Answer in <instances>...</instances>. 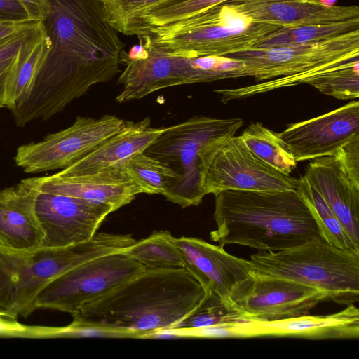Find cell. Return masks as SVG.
Segmentation results:
<instances>
[{
  "label": "cell",
  "mask_w": 359,
  "mask_h": 359,
  "mask_svg": "<svg viewBox=\"0 0 359 359\" xmlns=\"http://www.w3.org/2000/svg\"><path fill=\"white\" fill-rule=\"evenodd\" d=\"M144 269V266L122 252L96 257L50 281L39 294L36 309L72 315Z\"/></svg>",
  "instance_id": "obj_11"
},
{
  "label": "cell",
  "mask_w": 359,
  "mask_h": 359,
  "mask_svg": "<svg viewBox=\"0 0 359 359\" xmlns=\"http://www.w3.org/2000/svg\"><path fill=\"white\" fill-rule=\"evenodd\" d=\"M128 121L115 115L99 118L78 116L69 128L41 141L21 145L14 160L26 173L64 169L83 158L126 127Z\"/></svg>",
  "instance_id": "obj_12"
},
{
  "label": "cell",
  "mask_w": 359,
  "mask_h": 359,
  "mask_svg": "<svg viewBox=\"0 0 359 359\" xmlns=\"http://www.w3.org/2000/svg\"><path fill=\"white\" fill-rule=\"evenodd\" d=\"M253 320H256L231 300L222 298L216 292L205 291L197 306L172 328L189 330Z\"/></svg>",
  "instance_id": "obj_27"
},
{
  "label": "cell",
  "mask_w": 359,
  "mask_h": 359,
  "mask_svg": "<svg viewBox=\"0 0 359 359\" xmlns=\"http://www.w3.org/2000/svg\"><path fill=\"white\" fill-rule=\"evenodd\" d=\"M255 324L257 337L358 339L359 310L355 304H352L332 314H306L277 320H256Z\"/></svg>",
  "instance_id": "obj_22"
},
{
  "label": "cell",
  "mask_w": 359,
  "mask_h": 359,
  "mask_svg": "<svg viewBox=\"0 0 359 359\" xmlns=\"http://www.w3.org/2000/svg\"><path fill=\"white\" fill-rule=\"evenodd\" d=\"M122 163L142 187L144 194L163 195L179 179L168 165L144 152Z\"/></svg>",
  "instance_id": "obj_30"
},
{
  "label": "cell",
  "mask_w": 359,
  "mask_h": 359,
  "mask_svg": "<svg viewBox=\"0 0 359 359\" xmlns=\"http://www.w3.org/2000/svg\"><path fill=\"white\" fill-rule=\"evenodd\" d=\"M224 3L252 21L283 27L359 18L358 6H327L319 0H229Z\"/></svg>",
  "instance_id": "obj_18"
},
{
  "label": "cell",
  "mask_w": 359,
  "mask_h": 359,
  "mask_svg": "<svg viewBox=\"0 0 359 359\" xmlns=\"http://www.w3.org/2000/svg\"><path fill=\"white\" fill-rule=\"evenodd\" d=\"M278 135L297 162L333 155L359 135V102L353 100L319 116L290 124Z\"/></svg>",
  "instance_id": "obj_15"
},
{
  "label": "cell",
  "mask_w": 359,
  "mask_h": 359,
  "mask_svg": "<svg viewBox=\"0 0 359 359\" xmlns=\"http://www.w3.org/2000/svg\"><path fill=\"white\" fill-rule=\"evenodd\" d=\"M109 22L121 33L142 12L163 0H102Z\"/></svg>",
  "instance_id": "obj_33"
},
{
  "label": "cell",
  "mask_w": 359,
  "mask_h": 359,
  "mask_svg": "<svg viewBox=\"0 0 359 359\" xmlns=\"http://www.w3.org/2000/svg\"><path fill=\"white\" fill-rule=\"evenodd\" d=\"M246 147L258 158L281 173L290 175L297 161L277 133L260 122L251 123L240 135Z\"/></svg>",
  "instance_id": "obj_29"
},
{
  "label": "cell",
  "mask_w": 359,
  "mask_h": 359,
  "mask_svg": "<svg viewBox=\"0 0 359 359\" xmlns=\"http://www.w3.org/2000/svg\"><path fill=\"white\" fill-rule=\"evenodd\" d=\"M333 156L350 182L359 188V135L341 146Z\"/></svg>",
  "instance_id": "obj_34"
},
{
  "label": "cell",
  "mask_w": 359,
  "mask_h": 359,
  "mask_svg": "<svg viewBox=\"0 0 359 359\" xmlns=\"http://www.w3.org/2000/svg\"><path fill=\"white\" fill-rule=\"evenodd\" d=\"M204 294L202 285L183 268H145L72 314V322L146 339L174 327Z\"/></svg>",
  "instance_id": "obj_2"
},
{
  "label": "cell",
  "mask_w": 359,
  "mask_h": 359,
  "mask_svg": "<svg viewBox=\"0 0 359 359\" xmlns=\"http://www.w3.org/2000/svg\"><path fill=\"white\" fill-rule=\"evenodd\" d=\"M304 176L323 196L352 241L359 246V188L350 182L334 156L311 160Z\"/></svg>",
  "instance_id": "obj_20"
},
{
  "label": "cell",
  "mask_w": 359,
  "mask_h": 359,
  "mask_svg": "<svg viewBox=\"0 0 359 359\" xmlns=\"http://www.w3.org/2000/svg\"><path fill=\"white\" fill-rule=\"evenodd\" d=\"M49 47L43 30L20 50L6 87V107L9 110L12 111L27 95Z\"/></svg>",
  "instance_id": "obj_24"
},
{
  "label": "cell",
  "mask_w": 359,
  "mask_h": 359,
  "mask_svg": "<svg viewBox=\"0 0 359 359\" xmlns=\"http://www.w3.org/2000/svg\"><path fill=\"white\" fill-rule=\"evenodd\" d=\"M205 195L224 190L296 191L299 179L278 171L254 154L240 135L208 143L201 154Z\"/></svg>",
  "instance_id": "obj_10"
},
{
  "label": "cell",
  "mask_w": 359,
  "mask_h": 359,
  "mask_svg": "<svg viewBox=\"0 0 359 359\" xmlns=\"http://www.w3.org/2000/svg\"><path fill=\"white\" fill-rule=\"evenodd\" d=\"M214 195L216 229L210 237L221 247L277 252L322 237L297 191L224 190Z\"/></svg>",
  "instance_id": "obj_3"
},
{
  "label": "cell",
  "mask_w": 359,
  "mask_h": 359,
  "mask_svg": "<svg viewBox=\"0 0 359 359\" xmlns=\"http://www.w3.org/2000/svg\"><path fill=\"white\" fill-rule=\"evenodd\" d=\"M41 21L50 43L25 99L11 112L18 127L48 120L91 86L120 72L125 43L102 0H48Z\"/></svg>",
  "instance_id": "obj_1"
},
{
  "label": "cell",
  "mask_w": 359,
  "mask_h": 359,
  "mask_svg": "<svg viewBox=\"0 0 359 359\" xmlns=\"http://www.w3.org/2000/svg\"><path fill=\"white\" fill-rule=\"evenodd\" d=\"M359 30V18L337 22L281 27L256 43L250 49H264L313 43Z\"/></svg>",
  "instance_id": "obj_25"
},
{
  "label": "cell",
  "mask_w": 359,
  "mask_h": 359,
  "mask_svg": "<svg viewBox=\"0 0 359 359\" xmlns=\"http://www.w3.org/2000/svg\"><path fill=\"white\" fill-rule=\"evenodd\" d=\"M296 191L310 209L322 237L337 248L359 255V246L352 241L323 196L304 176L299 178Z\"/></svg>",
  "instance_id": "obj_26"
},
{
  "label": "cell",
  "mask_w": 359,
  "mask_h": 359,
  "mask_svg": "<svg viewBox=\"0 0 359 359\" xmlns=\"http://www.w3.org/2000/svg\"><path fill=\"white\" fill-rule=\"evenodd\" d=\"M18 53L15 57L0 62V109L6 107V83L15 65Z\"/></svg>",
  "instance_id": "obj_39"
},
{
  "label": "cell",
  "mask_w": 359,
  "mask_h": 359,
  "mask_svg": "<svg viewBox=\"0 0 359 359\" xmlns=\"http://www.w3.org/2000/svg\"><path fill=\"white\" fill-rule=\"evenodd\" d=\"M37 22L38 21L11 22L0 20V41L31 27Z\"/></svg>",
  "instance_id": "obj_40"
},
{
  "label": "cell",
  "mask_w": 359,
  "mask_h": 359,
  "mask_svg": "<svg viewBox=\"0 0 359 359\" xmlns=\"http://www.w3.org/2000/svg\"><path fill=\"white\" fill-rule=\"evenodd\" d=\"M242 60L246 76L266 80L270 90L303 83L306 79L359 59V30L313 43L248 49L226 55Z\"/></svg>",
  "instance_id": "obj_9"
},
{
  "label": "cell",
  "mask_w": 359,
  "mask_h": 359,
  "mask_svg": "<svg viewBox=\"0 0 359 359\" xmlns=\"http://www.w3.org/2000/svg\"><path fill=\"white\" fill-rule=\"evenodd\" d=\"M243 125L240 118L194 116L165 128L144 153L168 165L179 177L163 196L182 208L198 205L205 196L202 187L201 154L210 142L233 137Z\"/></svg>",
  "instance_id": "obj_8"
},
{
  "label": "cell",
  "mask_w": 359,
  "mask_h": 359,
  "mask_svg": "<svg viewBox=\"0 0 359 359\" xmlns=\"http://www.w3.org/2000/svg\"><path fill=\"white\" fill-rule=\"evenodd\" d=\"M28 338H134L129 333L72 322L65 327L28 326Z\"/></svg>",
  "instance_id": "obj_32"
},
{
  "label": "cell",
  "mask_w": 359,
  "mask_h": 359,
  "mask_svg": "<svg viewBox=\"0 0 359 359\" xmlns=\"http://www.w3.org/2000/svg\"><path fill=\"white\" fill-rule=\"evenodd\" d=\"M35 210L43 232L41 247H65L90 239L106 217L114 212L69 196L39 192Z\"/></svg>",
  "instance_id": "obj_14"
},
{
  "label": "cell",
  "mask_w": 359,
  "mask_h": 359,
  "mask_svg": "<svg viewBox=\"0 0 359 359\" xmlns=\"http://www.w3.org/2000/svg\"><path fill=\"white\" fill-rule=\"evenodd\" d=\"M176 243L183 258L184 269L205 291L216 292L230 300L236 288L252 274L249 260L228 253L223 247L186 236L176 238Z\"/></svg>",
  "instance_id": "obj_16"
},
{
  "label": "cell",
  "mask_w": 359,
  "mask_h": 359,
  "mask_svg": "<svg viewBox=\"0 0 359 359\" xmlns=\"http://www.w3.org/2000/svg\"><path fill=\"white\" fill-rule=\"evenodd\" d=\"M43 32L41 22L0 41V62L15 57L21 48Z\"/></svg>",
  "instance_id": "obj_35"
},
{
  "label": "cell",
  "mask_w": 359,
  "mask_h": 359,
  "mask_svg": "<svg viewBox=\"0 0 359 359\" xmlns=\"http://www.w3.org/2000/svg\"><path fill=\"white\" fill-rule=\"evenodd\" d=\"M145 268H183L184 261L176 238L168 231L154 232L136 241L122 251Z\"/></svg>",
  "instance_id": "obj_28"
},
{
  "label": "cell",
  "mask_w": 359,
  "mask_h": 359,
  "mask_svg": "<svg viewBox=\"0 0 359 359\" xmlns=\"http://www.w3.org/2000/svg\"><path fill=\"white\" fill-rule=\"evenodd\" d=\"M25 325L0 315V337H25Z\"/></svg>",
  "instance_id": "obj_38"
},
{
  "label": "cell",
  "mask_w": 359,
  "mask_h": 359,
  "mask_svg": "<svg viewBox=\"0 0 359 359\" xmlns=\"http://www.w3.org/2000/svg\"><path fill=\"white\" fill-rule=\"evenodd\" d=\"M39 191L78 198L110 207L113 211L130 203L143 189L123 163L72 177L55 174L39 177Z\"/></svg>",
  "instance_id": "obj_17"
},
{
  "label": "cell",
  "mask_w": 359,
  "mask_h": 359,
  "mask_svg": "<svg viewBox=\"0 0 359 359\" xmlns=\"http://www.w3.org/2000/svg\"><path fill=\"white\" fill-rule=\"evenodd\" d=\"M322 4L327 6H334L337 0H319Z\"/></svg>",
  "instance_id": "obj_41"
},
{
  "label": "cell",
  "mask_w": 359,
  "mask_h": 359,
  "mask_svg": "<svg viewBox=\"0 0 359 359\" xmlns=\"http://www.w3.org/2000/svg\"><path fill=\"white\" fill-rule=\"evenodd\" d=\"M303 83L309 84L323 94L339 100L357 99L359 97V59L311 76Z\"/></svg>",
  "instance_id": "obj_31"
},
{
  "label": "cell",
  "mask_w": 359,
  "mask_h": 359,
  "mask_svg": "<svg viewBox=\"0 0 359 359\" xmlns=\"http://www.w3.org/2000/svg\"><path fill=\"white\" fill-rule=\"evenodd\" d=\"M32 21H42L48 12V0H19Z\"/></svg>",
  "instance_id": "obj_37"
},
{
  "label": "cell",
  "mask_w": 359,
  "mask_h": 359,
  "mask_svg": "<svg viewBox=\"0 0 359 359\" xmlns=\"http://www.w3.org/2000/svg\"><path fill=\"white\" fill-rule=\"evenodd\" d=\"M165 129L151 127L149 117L137 123L129 121L89 154L55 174L60 177L77 176L121 164L144 152Z\"/></svg>",
  "instance_id": "obj_21"
},
{
  "label": "cell",
  "mask_w": 359,
  "mask_h": 359,
  "mask_svg": "<svg viewBox=\"0 0 359 359\" xmlns=\"http://www.w3.org/2000/svg\"><path fill=\"white\" fill-rule=\"evenodd\" d=\"M39 192L38 177L0 191V247L14 250L41 247L44 235L35 210Z\"/></svg>",
  "instance_id": "obj_19"
},
{
  "label": "cell",
  "mask_w": 359,
  "mask_h": 359,
  "mask_svg": "<svg viewBox=\"0 0 359 359\" xmlns=\"http://www.w3.org/2000/svg\"><path fill=\"white\" fill-rule=\"evenodd\" d=\"M135 241L130 234L96 232L88 240L65 247H0V315L27 318L37 309L39 294L54 278L90 259L122 252Z\"/></svg>",
  "instance_id": "obj_4"
},
{
  "label": "cell",
  "mask_w": 359,
  "mask_h": 359,
  "mask_svg": "<svg viewBox=\"0 0 359 359\" xmlns=\"http://www.w3.org/2000/svg\"><path fill=\"white\" fill-rule=\"evenodd\" d=\"M0 20L11 22L32 21L19 0H0Z\"/></svg>",
  "instance_id": "obj_36"
},
{
  "label": "cell",
  "mask_w": 359,
  "mask_h": 359,
  "mask_svg": "<svg viewBox=\"0 0 359 359\" xmlns=\"http://www.w3.org/2000/svg\"><path fill=\"white\" fill-rule=\"evenodd\" d=\"M229 0H163L151 6L122 31L127 36H140L152 29L180 22L210 6Z\"/></svg>",
  "instance_id": "obj_23"
},
{
  "label": "cell",
  "mask_w": 359,
  "mask_h": 359,
  "mask_svg": "<svg viewBox=\"0 0 359 359\" xmlns=\"http://www.w3.org/2000/svg\"><path fill=\"white\" fill-rule=\"evenodd\" d=\"M121 64L125 68L117 83L123 89L116 97L121 103L168 87L243 77L245 72L243 61L228 56L180 57L141 43L123 51Z\"/></svg>",
  "instance_id": "obj_7"
},
{
  "label": "cell",
  "mask_w": 359,
  "mask_h": 359,
  "mask_svg": "<svg viewBox=\"0 0 359 359\" xmlns=\"http://www.w3.org/2000/svg\"><path fill=\"white\" fill-rule=\"evenodd\" d=\"M250 258L255 274L299 282L337 304L347 306L359 300V255L337 248L323 237Z\"/></svg>",
  "instance_id": "obj_6"
},
{
  "label": "cell",
  "mask_w": 359,
  "mask_h": 359,
  "mask_svg": "<svg viewBox=\"0 0 359 359\" xmlns=\"http://www.w3.org/2000/svg\"><path fill=\"white\" fill-rule=\"evenodd\" d=\"M229 299L256 320H277L309 314L324 294L299 282L252 274Z\"/></svg>",
  "instance_id": "obj_13"
},
{
  "label": "cell",
  "mask_w": 359,
  "mask_h": 359,
  "mask_svg": "<svg viewBox=\"0 0 359 359\" xmlns=\"http://www.w3.org/2000/svg\"><path fill=\"white\" fill-rule=\"evenodd\" d=\"M281 27L252 21L221 3L137 37L140 43L171 55L226 56L250 49Z\"/></svg>",
  "instance_id": "obj_5"
}]
</instances>
